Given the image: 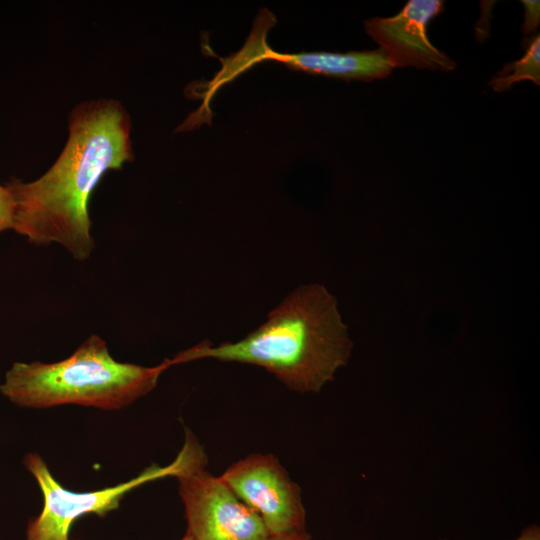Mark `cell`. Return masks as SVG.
<instances>
[{
  "label": "cell",
  "instance_id": "6da1fadb",
  "mask_svg": "<svg viewBox=\"0 0 540 540\" xmlns=\"http://www.w3.org/2000/svg\"><path fill=\"white\" fill-rule=\"evenodd\" d=\"M68 129L49 170L32 182L7 183L15 201L12 230L35 245L60 244L84 261L94 248L89 199L108 170L134 159L131 119L116 100H89L71 111Z\"/></svg>",
  "mask_w": 540,
  "mask_h": 540
},
{
  "label": "cell",
  "instance_id": "7a4b0ae2",
  "mask_svg": "<svg viewBox=\"0 0 540 540\" xmlns=\"http://www.w3.org/2000/svg\"><path fill=\"white\" fill-rule=\"evenodd\" d=\"M353 344L337 301L320 284L289 293L244 338L213 346L203 341L178 353L182 363L212 358L259 366L288 389L319 392L351 354Z\"/></svg>",
  "mask_w": 540,
  "mask_h": 540
},
{
  "label": "cell",
  "instance_id": "3957f363",
  "mask_svg": "<svg viewBox=\"0 0 540 540\" xmlns=\"http://www.w3.org/2000/svg\"><path fill=\"white\" fill-rule=\"evenodd\" d=\"M172 365L174 357L153 367L119 362L100 336L91 335L61 361L14 363L0 391L24 408L74 404L119 410L151 392Z\"/></svg>",
  "mask_w": 540,
  "mask_h": 540
},
{
  "label": "cell",
  "instance_id": "277c9868",
  "mask_svg": "<svg viewBox=\"0 0 540 540\" xmlns=\"http://www.w3.org/2000/svg\"><path fill=\"white\" fill-rule=\"evenodd\" d=\"M207 455L189 430L176 458L166 466L151 464L132 479L115 486L94 491L74 492L64 488L54 478L44 459L37 453H29L24 465L36 480L42 496L40 514L27 526V540H69L73 522L87 514L100 517L116 510L124 496L137 487L167 476L176 477L193 465L206 460Z\"/></svg>",
  "mask_w": 540,
  "mask_h": 540
},
{
  "label": "cell",
  "instance_id": "5b68a950",
  "mask_svg": "<svg viewBox=\"0 0 540 540\" xmlns=\"http://www.w3.org/2000/svg\"><path fill=\"white\" fill-rule=\"evenodd\" d=\"M207 460L176 476L187 533L193 540H268L262 519L227 484L209 473Z\"/></svg>",
  "mask_w": 540,
  "mask_h": 540
},
{
  "label": "cell",
  "instance_id": "8992f818",
  "mask_svg": "<svg viewBox=\"0 0 540 540\" xmlns=\"http://www.w3.org/2000/svg\"><path fill=\"white\" fill-rule=\"evenodd\" d=\"M275 24L276 18L270 11L263 9L259 12L244 47L238 53L221 61L222 68L215 75L221 85L231 81L254 64L266 60L283 63L293 70L344 80L382 79L387 77L393 69L381 49L348 53L283 54L275 52L266 42L267 32Z\"/></svg>",
  "mask_w": 540,
  "mask_h": 540
},
{
  "label": "cell",
  "instance_id": "52a82bcc",
  "mask_svg": "<svg viewBox=\"0 0 540 540\" xmlns=\"http://www.w3.org/2000/svg\"><path fill=\"white\" fill-rule=\"evenodd\" d=\"M220 478L259 515L271 536L305 532L301 488L272 454H250Z\"/></svg>",
  "mask_w": 540,
  "mask_h": 540
},
{
  "label": "cell",
  "instance_id": "ba28073f",
  "mask_svg": "<svg viewBox=\"0 0 540 540\" xmlns=\"http://www.w3.org/2000/svg\"><path fill=\"white\" fill-rule=\"evenodd\" d=\"M444 10L441 0H409L395 16L364 23L367 34L380 45L393 68L451 71L456 63L428 39V22Z\"/></svg>",
  "mask_w": 540,
  "mask_h": 540
},
{
  "label": "cell",
  "instance_id": "9c48e42d",
  "mask_svg": "<svg viewBox=\"0 0 540 540\" xmlns=\"http://www.w3.org/2000/svg\"><path fill=\"white\" fill-rule=\"evenodd\" d=\"M523 80H530L540 85V37L534 36L526 45L525 55L508 63L489 82L497 92L509 90L511 86Z\"/></svg>",
  "mask_w": 540,
  "mask_h": 540
},
{
  "label": "cell",
  "instance_id": "30bf717a",
  "mask_svg": "<svg viewBox=\"0 0 540 540\" xmlns=\"http://www.w3.org/2000/svg\"><path fill=\"white\" fill-rule=\"evenodd\" d=\"M15 201L8 185L0 184V232L13 229Z\"/></svg>",
  "mask_w": 540,
  "mask_h": 540
},
{
  "label": "cell",
  "instance_id": "8fae6325",
  "mask_svg": "<svg viewBox=\"0 0 540 540\" xmlns=\"http://www.w3.org/2000/svg\"><path fill=\"white\" fill-rule=\"evenodd\" d=\"M525 7V22L523 32L529 34L533 32L539 25L540 12L539 1L523 0L521 1Z\"/></svg>",
  "mask_w": 540,
  "mask_h": 540
},
{
  "label": "cell",
  "instance_id": "7c38bea8",
  "mask_svg": "<svg viewBox=\"0 0 540 540\" xmlns=\"http://www.w3.org/2000/svg\"><path fill=\"white\" fill-rule=\"evenodd\" d=\"M515 540H540V528L538 525L525 527Z\"/></svg>",
  "mask_w": 540,
  "mask_h": 540
},
{
  "label": "cell",
  "instance_id": "4fadbf2b",
  "mask_svg": "<svg viewBox=\"0 0 540 540\" xmlns=\"http://www.w3.org/2000/svg\"><path fill=\"white\" fill-rule=\"evenodd\" d=\"M311 535L305 531L283 536H271L268 540H310Z\"/></svg>",
  "mask_w": 540,
  "mask_h": 540
},
{
  "label": "cell",
  "instance_id": "5bb4252c",
  "mask_svg": "<svg viewBox=\"0 0 540 540\" xmlns=\"http://www.w3.org/2000/svg\"><path fill=\"white\" fill-rule=\"evenodd\" d=\"M181 540H193V539L188 533H186V535Z\"/></svg>",
  "mask_w": 540,
  "mask_h": 540
}]
</instances>
